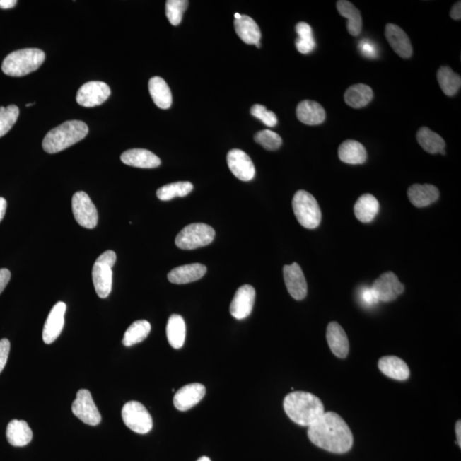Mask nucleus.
<instances>
[{"instance_id":"nucleus-34","label":"nucleus","mask_w":461,"mask_h":461,"mask_svg":"<svg viewBox=\"0 0 461 461\" xmlns=\"http://www.w3.org/2000/svg\"><path fill=\"white\" fill-rule=\"evenodd\" d=\"M436 78H438L440 88L445 95L452 97L458 93L461 86V78L450 67L443 66L440 68L436 73Z\"/></svg>"},{"instance_id":"nucleus-40","label":"nucleus","mask_w":461,"mask_h":461,"mask_svg":"<svg viewBox=\"0 0 461 461\" xmlns=\"http://www.w3.org/2000/svg\"><path fill=\"white\" fill-rule=\"evenodd\" d=\"M255 141L267 151H276L282 145V139L271 130H262L255 135Z\"/></svg>"},{"instance_id":"nucleus-31","label":"nucleus","mask_w":461,"mask_h":461,"mask_svg":"<svg viewBox=\"0 0 461 461\" xmlns=\"http://www.w3.org/2000/svg\"><path fill=\"white\" fill-rule=\"evenodd\" d=\"M337 9L339 14L348 20L347 30L352 36H358L362 30V18L361 12L352 3L346 0L337 2Z\"/></svg>"},{"instance_id":"nucleus-33","label":"nucleus","mask_w":461,"mask_h":461,"mask_svg":"<svg viewBox=\"0 0 461 461\" xmlns=\"http://www.w3.org/2000/svg\"><path fill=\"white\" fill-rule=\"evenodd\" d=\"M417 141L423 149L431 154L441 153L446 146L441 136L426 127H422L418 131Z\"/></svg>"},{"instance_id":"nucleus-52","label":"nucleus","mask_w":461,"mask_h":461,"mask_svg":"<svg viewBox=\"0 0 461 461\" xmlns=\"http://www.w3.org/2000/svg\"><path fill=\"white\" fill-rule=\"evenodd\" d=\"M256 47H257V48H260V47H261V43L259 42V43L256 44Z\"/></svg>"},{"instance_id":"nucleus-47","label":"nucleus","mask_w":461,"mask_h":461,"mask_svg":"<svg viewBox=\"0 0 461 461\" xmlns=\"http://www.w3.org/2000/svg\"><path fill=\"white\" fill-rule=\"evenodd\" d=\"M16 4H18V1H16V0H0V9H11V8L16 6Z\"/></svg>"},{"instance_id":"nucleus-36","label":"nucleus","mask_w":461,"mask_h":461,"mask_svg":"<svg viewBox=\"0 0 461 461\" xmlns=\"http://www.w3.org/2000/svg\"><path fill=\"white\" fill-rule=\"evenodd\" d=\"M298 38L296 40V47L302 54H308L315 50V41L313 35L312 28L307 23H298L296 26Z\"/></svg>"},{"instance_id":"nucleus-11","label":"nucleus","mask_w":461,"mask_h":461,"mask_svg":"<svg viewBox=\"0 0 461 461\" xmlns=\"http://www.w3.org/2000/svg\"><path fill=\"white\" fill-rule=\"evenodd\" d=\"M110 93V88L105 82L89 81L78 91L76 101L81 106L92 108L104 104Z\"/></svg>"},{"instance_id":"nucleus-19","label":"nucleus","mask_w":461,"mask_h":461,"mask_svg":"<svg viewBox=\"0 0 461 461\" xmlns=\"http://www.w3.org/2000/svg\"><path fill=\"white\" fill-rule=\"evenodd\" d=\"M207 272V267L201 263H192L176 267L168 274V279L176 285H185L192 283L204 277Z\"/></svg>"},{"instance_id":"nucleus-23","label":"nucleus","mask_w":461,"mask_h":461,"mask_svg":"<svg viewBox=\"0 0 461 461\" xmlns=\"http://www.w3.org/2000/svg\"><path fill=\"white\" fill-rule=\"evenodd\" d=\"M407 196L415 207L424 208L435 203L439 199L438 189L432 185L415 184L407 191Z\"/></svg>"},{"instance_id":"nucleus-32","label":"nucleus","mask_w":461,"mask_h":461,"mask_svg":"<svg viewBox=\"0 0 461 461\" xmlns=\"http://www.w3.org/2000/svg\"><path fill=\"white\" fill-rule=\"evenodd\" d=\"M167 337L173 348L179 349L183 347L186 340L187 327L185 320L179 315H173L167 324Z\"/></svg>"},{"instance_id":"nucleus-53","label":"nucleus","mask_w":461,"mask_h":461,"mask_svg":"<svg viewBox=\"0 0 461 461\" xmlns=\"http://www.w3.org/2000/svg\"><path fill=\"white\" fill-rule=\"evenodd\" d=\"M35 105V104H28L26 106H27V107H30V106H33V105Z\"/></svg>"},{"instance_id":"nucleus-26","label":"nucleus","mask_w":461,"mask_h":461,"mask_svg":"<svg viewBox=\"0 0 461 461\" xmlns=\"http://www.w3.org/2000/svg\"><path fill=\"white\" fill-rule=\"evenodd\" d=\"M339 156L342 162L352 165L364 163L368 159L365 147L360 142L353 139H348L341 144L339 148Z\"/></svg>"},{"instance_id":"nucleus-2","label":"nucleus","mask_w":461,"mask_h":461,"mask_svg":"<svg viewBox=\"0 0 461 461\" xmlns=\"http://www.w3.org/2000/svg\"><path fill=\"white\" fill-rule=\"evenodd\" d=\"M284 409L292 421L308 427L325 413L320 399L303 391H296L287 395L284 400Z\"/></svg>"},{"instance_id":"nucleus-20","label":"nucleus","mask_w":461,"mask_h":461,"mask_svg":"<svg viewBox=\"0 0 461 461\" xmlns=\"http://www.w3.org/2000/svg\"><path fill=\"white\" fill-rule=\"evenodd\" d=\"M327 339L331 351L337 357L344 359L349 351V343L347 335L339 323L331 322L328 325Z\"/></svg>"},{"instance_id":"nucleus-29","label":"nucleus","mask_w":461,"mask_h":461,"mask_svg":"<svg viewBox=\"0 0 461 461\" xmlns=\"http://www.w3.org/2000/svg\"><path fill=\"white\" fill-rule=\"evenodd\" d=\"M152 100L160 109L167 110L172 105V93L167 82L161 77H152L149 81Z\"/></svg>"},{"instance_id":"nucleus-5","label":"nucleus","mask_w":461,"mask_h":461,"mask_svg":"<svg viewBox=\"0 0 461 461\" xmlns=\"http://www.w3.org/2000/svg\"><path fill=\"white\" fill-rule=\"evenodd\" d=\"M292 207L296 219L303 228L315 229L321 221V211L315 197L306 191H298L292 199Z\"/></svg>"},{"instance_id":"nucleus-22","label":"nucleus","mask_w":461,"mask_h":461,"mask_svg":"<svg viewBox=\"0 0 461 461\" xmlns=\"http://www.w3.org/2000/svg\"><path fill=\"white\" fill-rule=\"evenodd\" d=\"M296 117L304 124L310 126L320 125L326 120V110L319 103L304 100L296 108Z\"/></svg>"},{"instance_id":"nucleus-45","label":"nucleus","mask_w":461,"mask_h":461,"mask_svg":"<svg viewBox=\"0 0 461 461\" xmlns=\"http://www.w3.org/2000/svg\"><path fill=\"white\" fill-rule=\"evenodd\" d=\"M11 277V272L6 269H0V294L6 289Z\"/></svg>"},{"instance_id":"nucleus-13","label":"nucleus","mask_w":461,"mask_h":461,"mask_svg":"<svg viewBox=\"0 0 461 461\" xmlns=\"http://www.w3.org/2000/svg\"><path fill=\"white\" fill-rule=\"evenodd\" d=\"M283 274L287 290L292 298L298 301L305 298L308 286L301 267L296 262L291 265H286L284 267Z\"/></svg>"},{"instance_id":"nucleus-21","label":"nucleus","mask_w":461,"mask_h":461,"mask_svg":"<svg viewBox=\"0 0 461 461\" xmlns=\"http://www.w3.org/2000/svg\"><path fill=\"white\" fill-rule=\"evenodd\" d=\"M122 162L127 165L141 168H155L161 165L158 156L145 149H132L123 152Z\"/></svg>"},{"instance_id":"nucleus-6","label":"nucleus","mask_w":461,"mask_h":461,"mask_svg":"<svg viewBox=\"0 0 461 461\" xmlns=\"http://www.w3.org/2000/svg\"><path fill=\"white\" fill-rule=\"evenodd\" d=\"M117 262V254L106 250L98 257L93 267V281L96 293L100 298H107L112 290L113 267Z\"/></svg>"},{"instance_id":"nucleus-14","label":"nucleus","mask_w":461,"mask_h":461,"mask_svg":"<svg viewBox=\"0 0 461 461\" xmlns=\"http://www.w3.org/2000/svg\"><path fill=\"white\" fill-rule=\"evenodd\" d=\"M256 290L253 286L244 285L238 288L230 305V313L237 320H244L252 312Z\"/></svg>"},{"instance_id":"nucleus-7","label":"nucleus","mask_w":461,"mask_h":461,"mask_svg":"<svg viewBox=\"0 0 461 461\" xmlns=\"http://www.w3.org/2000/svg\"><path fill=\"white\" fill-rule=\"evenodd\" d=\"M215 237V230L211 226L193 223L180 230L175 238V245L181 250H195L211 245Z\"/></svg>"},{"instance_id":"nucleus-38","label":"nucleus","mask_w":461,"mask_h":461,"mask_svg":"<svg viewBox=\"0 0 461 461\" xmlns=\"http://www.w3.org/2000/svg\"><path fill=\"white\" fill-rule=\"evenodd\" d=\"M19 117V109L16 105H9L7 108L0 107V138L6 135L15 125Z\"/></svg>"},{"instance_id":"nucleus-16","label":"nucleus","mask_w":461,"mask_h":461,"mask_svg":"<svg viewBox=\"0 0 461 461\" xmlns=\"http://www.w3.org/2000/svg\"><path fill=\"white\" fill-rule=\"evenodd\" d=\"M67 306L63 302H59L49 314L43 329V340L45 344H51L61 334L64 327V316Z\"/></svg>"},{"instance_id":"nucleus-24","label":"nucleus","mask_w":461,"mask_h":461,"mask_svg":"<svg viewBox=\"0 0 461 461\" xmlns=\"http://www.w3.org/2000/svg\"><path fill=\"white\" fill-rule=\"evenodd\" d=\"M378 368L387 377L399 381L407 380L410 376L409 366L397 356H385L378 361Z\"/></svg>"},{"instance_id":"nucleus-48","label":"nucleus","mask_w":461,"mask_h":461,"mask_svg":"<svg viewBox=\"0 0 461 461\" xmlns=\"http://www.w3.org/2000/svg\"><path fill=\"white\" fill-rule=\"evenodd\" d=\"M7 208V202L4 197H0V222L5 217Z\"/></svg>"},{"instance_id":"nucleus-28","label":"nucleus","mask_w":461,"mask_h":461,"mask_svg":"<svg viewBox=\"0 0 461 461\" xmlns=\"http://www.w3.org/2000/svg\"><path fill=\"white\" fill-rule=\"evenodd\" d=\"M373 89L365 84H356L349 86L344 93L346 104L354 109L363 108L373 100Z\"/></svg>"},{"instance_id":"nucleus-51","label":"nucleus","mask_w":461,"mask_h":461,"mask_svg":"<svg viewBox=\"0 0 461 461\" xmlns=\"http://www.w3.org/2000/svg\"><path fill=\"white\" fill-rule=\"evenodd\" d=\"M241 16L240 13H236L235 14V20L240 19L241 18Z\"/></svg>"},{"instance_id":"nucleus-41","label":"nucleus","mask_w":461,"mask_h":461,"mask_svg":"<svg viewBox=\"0 0 461 461\" xmlns=\"http://www.w3.org/2000/svg\"><path fill=\"white\" fill-rule=\"evenodd\" d=\"M250 113L253 117L261 120L267 127H273L277 125V117L272 111L267 110L265 106L255 105L250 109Z\"/></svg>"},{"instance_id":"nucleus-9","label":"nucleus","mask_w":461,"mask_h":461,"mask_svg":"<svg viewBox=\"0 0 461 461\" xmlns=\"http://www.w3.org/2000/svg\"><path fill=\"white\" fill-rule=\"evenodd\" d=\"M72 209L78 224L88 229L96 228L98 221L97 209L86 192H78L73 196Z\"/></svg>"},{"instance_id":"nucleus-17","label":"nucleus","mask_w":461,"mask_h":461,"mask_svg":"<svg viewBox=\"0 0 461 461\" xmlns=\"http://www.w3.org/2000/svg\"><path fill=\"white\" fill-rule=\"evenodd\" d=\"M206 389L204 385L199 383L187 385L177 391L174 397V405L176 409L187 411L199 404L205 396Z\"/></svg>"},{"instance_id":"nucleus-12","label":"nucleus","mask_w":461,"mask_h":461,"mask_svg":"<svg viewBox=\"0 0 461 461\" xmlns=\"http://www.w3.org/2000/svg\"><path fill=\"white\" fill-rule=\"evenodd\" d=\"M372 289L375 292L378 301L390 303L403 293L404 286L392 272H386L373 282Z\"/></svg>"},{"instance_id":"nucleus-37","label":"nucleus","mask_w":461,"mask_h":461,"mask_svg":"<svg viewBox=\"0 0 461 461\" xmlns=\"http://www.w3.org/2000/svg\"><path fill=\"white\" fill-rule=\"evenodd\" d=\"M193 190V185L188 181H180L166 185L158 189L156 196L162 201H170L175 197H186Z\"/></svg>"},{"instance_id":"nucleus-1","label":"nucleus","mask_w":461,"mask_h":461,"mask_svg":"<svg viewBox=\"0 0 461 461\" xmlns=\"http://www.w3.org/2000/svg\"><path fill=\"white\" fill-rule=\"evenodd\" d=\"M308 436L315 446L335 454H344L353 446V434L347 423L333 412L324 413L308 426Z\"/></svg>"},{"instance_id":"nucleus-18","label":"nucleus","mask_w":461,"mask_h":461,"mask_svg":"<svg viewBox=\"0 0 461 461\" xmlns=\"http://www.w3.org/2000/svg\"><path fill=\"white\" fill-rule=\"evenodd\" d=\"M385 37L395 52L402 59H409L413 54L409 37L396 24L388 23L385 27Z\"/></svg>"},{"instance_id":"nucleus-49","label":"nucleus","mask_w":461,"mask_h":461,"mask_svg":"<svg viewBox=\"0 0 461 461\" xmlns=\"http://www.w3.org/2000/svg\"><path fill=\"white\" fill-rule=\"evenodd\" d=\"M455 431L457 436V443L461 447V423L458 421L456 423Z\"/></svg>"},{"instance_id":"nucleus-39","label":"nucleus","mask_w":461,"mask_h":461,"mask_svg":"<svg viewBox=\"0 0 461 461\" xmlns=\"http://www.w3.org/2000/svg\"><path fill=\"white\" fill-rule=\"evenodd\" d=\"M188 4L187 0H168L166 2V15L172 25L177 26L181 23Z\"/></svg>"},{"instance_id":"nucleus-46","label":"nucleus","mask_w":461,"mask_h":461,"mask_svg":"<svg viewBox=\"0 0 461 461\" xmlns=\"http://www.w3.org/2000/svg\"><path fill=\"white\" fill-rule=\"evenodd\" d=\"M450 16L452 19L460 21L461 19V2L455 3V5L452 7L450 11Z\"/></svg>"},{"instance_id":"nucleus-27","label":"nucleus","mask_w":461,"mask_h":461,"mask_svg":"<svg viewBox=\"0 0 461 461\" xmlns=\"http://www.w3.org/2000/svg\"><path fill=\"white\" fill-rule=\"evenodd\" d=\"M234 27L240 38L248 45L260 42L262 34L257 23L248 16L242 15L240 19L234 21Z\"/></svg>"},{"instance_id":"nucleus-44","label":"nucleus","mask_w":461,"mask_h":461,"mask_svg":"<svg viewBox=\"0 0 461 461\" xmlns=\"http://www.w3.org/2000/svg\"><path fill=\"white\" fill-rule=\"evenodd\" d=\"M360 50L361 54L368 57V59H375L377 57L376 45L369 40H361L360 43Z\"/></svg>"},{"instance_id":"nucleus-35","label":"nucleus","mask_w":461,"mask_h":461,"mask_svg":"<svg viewBox=\"0 0 461 461\" xmlns=\"http://www.w3.org/2000/svg\"><path fill=\"white\" fill-rule=\"evenodd\" d=\"M151 330V324L147 320L135 321L126 331L122 339L123 345L126 347H131V346L141 343L150 334Z\"/></svg>"},{"instance_id":"nucleus-30","label":"nucleus","mask_w":461,"mask_h":461,"mask_svg":"<svg viewBox=\"0 0 461 461\" xmlns=\"http://www.w3.org/2000/svg\"><path fill=\"white\" fill-rule=\"evenodd\" d=\"M380 211V203L372 194H364L357 200L354 211L358 220L369 223L374 220Z\"/></svg>"},{"instance_id":"nucleus-50","label":"nucleus","mask_w":461,"mask_h":461,"mask_svg":"<svg viewBox=\"0 0 461 461\" xmlns=\"http://www.w3.org/2000/svg\"><path fill=\"white\" fill-rule=\"evenodd\" d=\"M197 461H211V460L208 458V457L203 456V457H201V458L197 460Z\"/></svg>"},{"instance_id":"nucleus-25","label":"nucleus","mask_w":461,"mask_h":461,"mask_svg":"<svg viewBox=\"0 0 461 461\" xmlns=\"http://www.w3.org/2000/svg\"><path fill=\"white\" fill-rule=\"evenodd\" d=\"M6 438L11 445L24 447L32 441L33 431L26 421L13 419L8 424Z\"/></svg>"},{"instance_id":"nucleus-10","label":"nucleus","mask_w":461,"mask_h":461,"mask_svg":"<svg viewBox=\"0 0 461 461\" xmlns=\"http://www.w3.org/2000/svg\"><path fill=\"white\" fill-rule=\"evenodd\" d=\"M72 412L76 416L86 425L95 426L101 422V414L92 395L88 390H80L76 395V399L72 404Z\"/></svg>"},{"instance_id":"nucleus-8","label":"nucleus","mask_w":461,"mask_h":461,"mask_svg":"<svg viewBox=\"0 0 461 461\" xmlns=\"http://www.w3.org/2000/svg\"><path fill=\"white\" fill-rule=\"evenodd\" d=\"M122 416L125 425L136 433H149L153 427V421L149 412L141 402H127L122 407Z\"/></svg>"},{"instance_id":"nucleus-3","label":"nucleus","mask_w":461,"mask_h":461,"mask_svg":"<svg viewBox=\"0 0 461 461\" xmlns=\"http://www.w3.org/2000/svg\"><path fill=\"white\" fill-rule=\"evenodd\" d=\"M88 134L85 122L73 120L55 127L45 136L42 146L45 152L55 154L82 141Z\"/></svg>"},{"instance_id":"nucleus-15","label":"nucleus","mask_w":461,"mask_h":461,"mask_svg":"<svg viewBox=\"0 0 461 461\" xmlns=\"http://www.w3.org/2000/svg\"><path fill=\"white\" fill-rule=\"evenodd\" d=\"M226 161L229 170L234 176L242 181H250L256 175L254 163L245 151L233 149L228 152Z\"/></svg>"},{"instance_id":"nucleus-42","label":"nucleus","mask_w":461,"mask_h":461,"mask_svg":"<svg viewBox=\"0 0 461 461\" xmlns=\"http://www.w3.org/2000/svg\"><path fill=\"white\" fill-rule=\"evenodd\" d=\"M360 296L362 303L366 306H373L380 302L378 301L375 292L372 289V287L362 288Z\"/></svg>"},{"instance_id":"nucleus-43","label":"nucleus","mask_w":461,"mask_h":461,"mask_svg":"<svg viewBox=\"0 0 461 461\" xmlns=\"http://www.w3.org/2000/svg\"><path fill=\"white\" fill-rule=\"evenodd\" d=\"M10 349L11 344L9 340L6 339L0 340V373H2L7 363Z\"/></svg>"},{"instance_id":"nucleus-4","label":"nucleus","mask_w":461,"mask_h":461,"mask_svg":"<svg viewBox=\"0 0 461 461\" xmlns=\"http://www.w3.org/2000/svg\"><path fill=\"white\" fill-rule=\"evenodd\" d=\"M45 54L40 49L28 48L11 52L2 64L7 76L21 77L37 71L44 63Z\"/></svg>"}]
</instances>
